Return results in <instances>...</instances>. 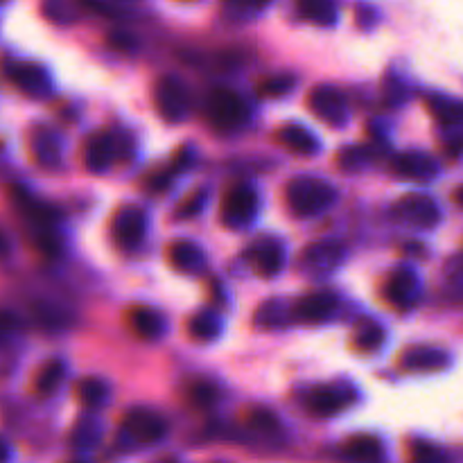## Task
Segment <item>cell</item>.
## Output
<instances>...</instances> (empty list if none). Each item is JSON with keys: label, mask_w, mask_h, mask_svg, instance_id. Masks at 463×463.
<instances>
[{"label": "cell", "mask_w": 463, "mask_h": 463, "mask_svg": "<svg viewBox=\"0 0 463 463\" xmlns=\"http://www.w3.org/2000/svg\"><path fill=\"white\" fill-rule=\"evenodd\" d=\"M409 463H448V454L430 440H413L409 445Z\"/></svg>", "instance_id": "4dcf8cb0"}, {"label": "cell", "mask_w": 463, "mask_h": 463, "mask_svg": "<svg viewBox=\"0 0 463 463\" xmlns=\"http://www.w3.org/2000/svg\"><path fill=\"white\" fill-rule=\"evenodd\" d=\"M14 323H16L14 317H12L10 312H0V337L7 335V332L14 328Z\"/></svg>", "instance_id": "b9f144b4"}, {"label": "cell", "mask_w": 463, "mask_h": 463, "mask_svg": "<svg viewBox=\"0 0 463 463\" xmlns=\"http://www.w3.org/2000/svg\"><path fill=\"white\" fill-rule=\"evenodd\" d=\"M344 245H339L337 240L312 242V245H308L303 249L301 264L310 273H330L332 269H337L344 263Z\"/></svg>", "instance_id": "9c48e42d"}, {"label": "cell", "mask_w": 463, "mask_h": 463, "mask_svg": "<svg viewBox=\"0 0 463 463\" xmlns=\"http://www.w3.org/2000/svg\"><path fill=\"white\" fill-rule=\"evenodd\" d=\"M452 197H454V201H457V204L461 206V208H463V186H458L457 190H454V195H452Z\"/></svg>", "instance_id": "bcb514c9"}, {"label": "cell", "mask_w": 463, "mask_h": 463, "mask_svg": "<svg viewBox=\"0 0 463 463\" xmlns=\"http://www.w3.org/2000/svg\"><path fill=\"white\" fill-rule=\"evenodd\" d=\"M278 138H281V143L287 147V150H292L294 154H301V156H314L319 150H321L319 138L314 136L310 129L299 127V125H287V127H282L281 134H278Z\"/></svg>", "instance_id": "ffe728a7"}, {"label": "cell", "mask_w": 463, "mask_h": 463, "mask_svg": "<svg viewBox=\"0 0 463 463\" xmlns=\"http://www.w3.org/2000/svg\"><path fill=\"white\" fill-rule=\"evenodd\" d=\"M19 204H21V208H23V213L28 215L30 222L37 224V228H51L52 224L60 222V218H61V213L55 208V206L43 204V201L30 197L28 192H21Z\"/></svg>", "instance_id": "603a6c76"}, {"label": "cell", "mask_w": 463, "mask_h": 463, "mask_svg": "<svg viewBox=\"0 0 463 463\" xmlns=\"http://www.w3.org/2000/svg\"><path fill=\"white\" fill-rule=\"evenodd\" d=\"M132 328L143 339H159L165 330V321L156 310L152 308H136L132 312Z\"/></svg>", "instance_id": "d4e9b609"}, {"label": "cell", "mask_w": 463, "mask_h": 463, "mask_svg": "<svg viewBox=\"0 0 463 463\" xmlns=\"http://www.w3.org/2000/svg\"><path fill=\"white\" fill-rule=\"evenodd\" d=\"M431 118L443 127H461L463 125V100L448 96H431L427 100Z\"/></svg>", "instance_id": "44dd1931"}, {"label": "cell", "mask_w": 463, "mask_h": 463, "mask_svg": "<svg viewBox=\"0 0 463 463\" xmlns=\"http://www.w3.org/2000/svg\"><path fill=\"white\" fill-rule=\"evenodd\" d=\"M106 43H109L111 51L123 52V55L134 52L138 48V39L134 37L132 32H127V30H111V32L106 34Z\"/></svg>", "instance_id": "74e56055"}, {"label": "cell", "mask_w": 463, "mask_h": 463, "mask_svg": "<svg viewBox=\"0 0 463 463\" xmlns=\"http://www.w3.org/2000/svg\"><path fill=\"white\" fill-rule=\"evenodd\" d=\"M246 260L254 264L260 276L273 278L285 264V251H282L281 242L273 237H260L246 249Z\"/></svg>", "instance_id": "8fae6325"}, {"label": "cell", "mask_w": 463, "mask_h": 463, "mask_svg": "<svg viewBox=\"0 0 463 463\" xmlns=\"http://www.w3.org/2000/svg\"><path fill=\"white\" fill-rule=\"evenodd\" d=\"M445 273H448L449 282H452L454 287L463 290V254L454 255V258L449 260L448 267H445Z\"/></svg>", "instance_id": "60d3db41"}, {"label": "cell", "mask_w": 463, "mask_h": 463, "mask_svg": "<svg viewBox=\"0 0 463 463\" xmlns=\"http://www.w3.org/2000/svg\"><path fill=\"white\" fill-rule=\"evenodd\" d=\"M43 12H46L55 23H70V21H73L70 19L73 12H70L69 3H57V0H52V3H46V5H43Z\"/></svg>", "instance_id": "ab89813d"}, {"label": "cell", "mask_w": 463, "mask_h": 463, "mask_svg": "<svg viewBox=\"0 0 463 463\" xmlns=\"http://www.w3.org/2000/svg\"><path fill=\"white\" fill-rule=\"evenodd\" d=\"M118 156L116 150V138L111 134H93L87 141V150H84V163L93 174H105L111 168L114 159Z\"/></svg>", "instance_id": "9a60e30c"}, {"label": "cell", "mask_w": 463, "mask_h": 463, "mask_svg": "<svg viewBox=\"0 0 463 463\" xmlns=\"http://www.w3.org/2000/svg\"><path fill=\"white\" fill-rule=\"evenodd\" d=\"M64 373H66V368L61 362L43 364V366L39 368L37 377H34V391L42 395L52 394V391L60 386V382L64 380Z\"/></svg>", "instance_id": "f546056e"}, {"label": "cell", "mask_w": 463, "mask_h": 463, "mask_svg": "<svg viewBox=\"0 0 463 463\" xmlns=\"http://www.w3.org/2000/svg\"><path fill=\"white\" fill-rule=\"evenodd\" d=\"M147 231V218L145 210L138 206H125L116 213L114 222H111V236H114L116 245L125 251H134L141 246L145 240Z\"/></svg>", "instance_id": "5b68a950"}, {"label": "cell", "mask_w": 463, "mask_h": 463, "mask_svg": "<svg viewBox=\"0 0 463 463\" xmlns=\"http://www.w3.org/2000/svg\"><path fill=\"white\" fill-rule=\"evenodd\" d=\"M394 215L413 228H434L440 219L439 204L427 195H404L395 204Z\"/></svg>", "instance_id": "52a82bcc"}, {"label": "cell", "mask_w": 463, "mask_h": 463, "mask_svg": "<svg viewBox=\"0 0 463 463\" xmlns=\"http://www.w3.org/2000/svg\"><path fill=\"white\" fill-rule=\"evenodd\" d=\"M445 150H448L452 156L461 154V152H463V138H452V141H448Z\"/></svg>", "instance_id": "7bdbcfd3"}, {"label": "cell", "mask_w": 463, "mask_h": 463, "mask_svg": "<svg viewBox=\"0 0 463 463\" xmlns=\"http://www.w3.org/2000/svg\"><path fill=\"white\" fill-rule=\"evenodd\" d=\"M299 10L310 23L321 25V28H330V25H335L337 19H339L337 7L332 5V3H328V0H303L299 5Z\"/></svg>", "instance_id": "484cf974"}, {"label": "cell", "mask_w": 463, "mask_h": 463, "mask_svg": "<svg viewBox=\"0 0 463 463\" xmlns=\"http://www.w3.org/2000/svg\"><path fill=\"white\" fill-rule=\"evenodd\" d=\"M7 78L23 91L32 96H42L48 91V75L42 66L30 64V61H7Z\"/></svg>", "instance_id": "e0dca14e"}, {"label": "cell", "mask_w": 463, "mask_h": 463, "mask_svg": "<svg viewBox=\"0 0 463 463\" xmlns=\"http://www.w3.org/2000/svg\"><path fill=\"white\" fill-rule=\"evenodd\" d=\"M260 208L258 192L249 183H237L222 201V222L228 228H245L255 219Z\"/></svg>", "instance_id": "7a4b0ae2"}, {"label": "cell", "mask_w": 463, "mask_h": 463, "mask_svg": "<svg viewBox=\"0 0 463 463\" xmlns=\"http://www.w3.org/2000/svg\"><path fill=\"white\" fill-rule=\"evenodd\" d=\"M190 337H195L197 341H213L218 339L219 332H222V319H219L218 312L213 310H204V312L195 314L190 319Z\"/></svg>", "instance_id": "4316f807"}, {"label": "cell", "mask_w": 463, "mask_h": 463, "mask_svg": "<svg viewBox=\"0 0 463 463\" xmlns=\"http://www.w3.org/2000/svg\"><path fill=\"white\" fill-rule=\"evenodd\" d=\"M350 394L344 386L337 384H321L314 386L308 394V409L317 416H332V413L344 412L350 404Z\"/></svg>", "instance_id": "5bb4252c"}, {"label": "cell", "mask_w": 463, "mask_h": 463, "mask_svg": "<svg viewBox=\"0 0 463 463\" xmlns=\"http://www.w3.org/2000/svg\"><path fill=\"white\" fill-rule=\"evenodd\" d=\"M34 314H37L39 323L51 328V330H61V328H66V323H69V314H66V310L60 308V305L39 303L37 308H34Z\"/></svg>", "instance_id": "836d02e7"}, {"label": "cell", "mask_w": 463, "mask_h": 463, "mask_svg": "<svg viewBox=\"0 0 463 463\" xmlns=\"http://www.w3.org/2000/svg\"><path fill=\"white\" fill-rule=\"evenodd\" d=\"M404 371L412 373H434L449 366V355L436 346H412L400 357Z\"/></svg>", "instance_id": "4fadbf2b"}, {"label": "cell", "mask_w": 463, "mask_h": 463, "mask_svg": "<svg viewBox=\"0 0 463 463\" xmlns=\"http://www.w3.org/2000/svg\"><path fill=\"white\" fill-rule=\"evenodd\" d=\"M100 434L102 427L97 425V421H93V418H82V421H78V425L73 427V431H70V440H73L75 448L87 449L93 448V445L100 440Z\"/></svg>", "instance_id": "1f68e13d"}, {"label": "cell", "mask_w": 463, "mask_h": 463, "mask_svg": "<svg viewBox=\"0 0 463 463\" xmlns=\"http://www.w3.org/2000/svg\"><path fill=\"white\" fill-rule=\"evenodd\" d=\"M34 156L46 168H55L61 161V138L55 132L39 129L34 134Z\"/></svg>", "instance_id": "cb8c5ba5"}, {"label": "cell", "mask_w": 463, "mask_h": 463, "mask_svg": "<svg viewBox=\"0 0 463 463\" xmlns=\"http://www.w3.org/2000/svg\"><path fill=\"white\" fill-rule=\"evenodd\" d=\"M156 109L165 123H181L190 114V93L177 78H163L156 84Z\"/></svg>", "instance_id": "277c9868"}, {"label": "cell", "mask_w": 463, "mask_h": 463, "mask_svg": "<svg viewBox=\"0 0 463 463\" xmlns=\"http://www.w3.org/2000/svg\"><path fill=\"white\" fill-rule=\"evenodd\" d=\"M421 296V281L412 267H398L384 285V299L395 308H412Z\"/></svg>", "instance_id": "7c38bea8"}, {"label": "cell", "mask_w": 463, "mask_h": 463, "mask_svg": "<svg viewBox=\"0 0 463 463\" xmlns=\"http://www.w3.org/2000/svg\"><path fill=\"white\" fill-rule=\"evenodd\" d=\"M10 255V240L3 231H0V258H7Z\"/></svg>", "instance_id": "ee69618b"}, {"label": "cell", "mask_w": 463, "mask_h": 463, "mask_svg": "<svg viewBox=\"0 0 463 463\" xmlns=\"http://www.w3.org/2000/svg\"><path fill=\"white\" fill-rule=\"evenodd\" d=\"M7 457H10V448H7L5 440L0 439V463H5Z\"/></svg>", "instance_id": "f6af8a7d"}, {"label": "cell", "mask_w": 463, "mask_h": 463, "mask_svg": "<svg viewBox=\"0 0 463 463\" xmlns=\"http://www.w3.org/2000/svg\"><path fill=\"white\" fill-rule=\"evenodd\" d=\"M246 425L255 431H272L278 427V416L269 407L258 404V407H251L246 412Z\"/></svg>", "instance_id": "e575fe53"}, {"label": "cell", "mask_w": 463, "mask_h": 463, "mask_svg": "<svg viewBox=\"0 0 463 463\" xmlns=\"http://www.w3.org/2000/svg\"><path fill=\"white\" fill-rule=\"evenodd\" d=\"M125 431L138 443L152 445L168 434V422L154 409L136 407L125 413Z\"/></svg>", "instance_id": "8992f818"}, {"label": "cell", "mask_w": 463, "mask_h": 463, "mask_svg": "<svg viewBox=\"0 0 463 463\" xmlns=\"http://www.w3.org/2000/svg\"><path fill=\"white\" fill-rule=\"evenodd\" d=\"M391 170L398 177L412 179V181H431L439 174V163L434 156L425 154V152L409 150L400 152L391 159Z\"/></svg>", "instance_id": "30bf717a"}, {"label": "cell", "mask_w": 463, "mask_h": 463, "mask_svg": "<svg viewBox=\"0 0 463 463\" xmlns=\"http://www.w3.org/2000/svg\"><path fill=\"white\" fill-rule=\"evenodd\" d=\"M384 344V328L377 321H362L355 330V348L362 350V353H375L380 346Z\"/></svg>", "instance_id": "83f0119b"}, {"label": "cell", "mask_w": 463, "mask_h": 463, "mask_svg": "<svg viewBox=\"0 0 463 463\" xmlns=\"http://www.w3.org/2000/svg\"><path fill=\"white\" fill-rule=\"evenodd\" d=\"M308 105L319 120L330 127H341L348 120V102L341 91L332 87H317L308 97Z\"/></svg>", "instance_id": "ba28073f"}, {"label": "cell", "mask_w": 463, "mask_h": 463, "mask_svg": "<svg viewBox=\"0 0 463 463\" xmlns=\"http://www.w3.org/2000/svg\"><path fill=\"white\" fill-rule=\"evenodd\" d=\"M296 87L294 75H272V78H264L263 82L258 84V93L263 97H285L287 93H292V88Z\"/></svg>", "instance_id": "d6a6232c"}, {"label": "cell", "mask_w": 463, "mask_h": 463, "mask_svg": "<svg viewBox=\"0 0 463 463\" xmlns=\"http://www.w3.org/2000/svg\"><path fill=\"white\" fill-rule=\"evenodd\" d=\"M337 305H339V301L332 292H312L294 305V317L312 323L328 321L337 312Z\"/></svg>", "instance_id": "2e32d148"}, {"label": "cell", "mask_w": 463, "mask_h": 463, "mask_svg": "<svg viewBox=\"0 0 463 463\" xmlns=\"http://www.w3.org/2000/svg\"><path fill=\"white\" fill-rule=\"evenodd\" d=\"M292 314H294V308H290L285 301L272 299L260 305L254 317V323L258 328H269V330H273V328H285L290 323Z\"/></svg>", "instance_id": "7402d4cb"}, {"label": "cell", "mask_w": 463, "mask_h": 463, "mask_svg": "<svg viewBox=\"0 0 463 463\" xmlns=\"http://www.w3.org/2000/svg\"><path fill=\"white\" fill-rule=\"evenodd\" d=\"M344 457L353 463H377L382 458V443L375 436H350L344 443Z\"/></svg>", "instance_id": "d6986e66"}, {"label": "cell", "mask_w": 463, "mask_h": 463, "mask_svg": "<svg viewBox=\"0 0 463 463\" xmlns=\"http://www.w3.org/2000/svg\"><path fill=\"white\" fill-rule=\"evenodd\" d=\"M170 263L179 269V272H201L206 264V255L199 245L190 240H179L170 246Z\"/></svg>", "instance_id": "ac0fdd59"}, {"label": "cell", "mask_w": 463, "mask_h": 463, "mask_svg": "<svg viewBox=\"0 0 463 463\" xmlns=\"http://www.w3.org/2000/svg\"><path fill=\"white\" fill-rule=\"evenodd\" d=\"M206 197H208V190H197L195 195L188 197V199L177 208L179 218H195V215H199L201 210H204Z\"/></svg>", "instance_id": "f35d334b"}, {"label": "cell", "mask_w": 463, "mask_h": 463, "mask_svg": "<svg viewBox=\"0 0 463 463\" xmlns=\"http://www.w3.org/2000/svg\"><path fill=\"white\" fill-rule=\"evenodd\" d=\"M287 206L296 218H314L330 208L337 199V190L323 179L299 177L287 186Z\"/></svg>", "instance_id": "6da1fadb"}, {"label": "cell", "mask_w": 463, "mask_h": 463, "mask_svg": "<svg viewBox=\"0 0 463 463\" xmlns=\"http://www.w3.org/2000/svg\"><path fill=\"white\" fill-rule=\"evenodd\" d=\"M208 118L219 129H237L249 118V106L231 88H215L208 96Z\"/></svg>", "instance_id": "3957f363"}, {"label": "cell", "mask_w": 463, "mask_h": 463, "mask_svg": "<svg viewBox=\"0 0 463 463\" xmlns=\"http://www.w3.org/2000/svg\"><path fill=\"white\" fill-rule=\"evenodd\" d=\"M368 159V152L364 147H346V150L339 152L337 156V165H339L344 172H357V170L364 168Z\"/></svg>", "instance_id": "d590c367"}, {"label": "cell", "mask_w": 463, "mask_h": 463, "mask_svg": "<svg viewBox=\"0 0 463 463\" xmlns=\"http://www.w3.org/2000/svg\"><path fill=\"white\" fill-rule=\"evenodd\" d=\"M188 398H190V403L195 407L206 409L210 404H215V400H218V389L213 384H208V382H195L190 386V391H188Z\"/></svg>", "instance_id": "8d00e7d4"}, {"label": "cell", "mask_w": 463, "mask_h": 463, "mask_svg": "<svg viewBox=\"0 0 463 463\" xmlns=\"http://www.w3.org/2000/svg\"><path fill=\"white\" fill-rule=\"evenodd\" d=\"M79 403L87 409H97L106 403L109 398V386L100 377H84L78 386Z\"/></svg>", "instance_id": "f1b7e54d"}, {"label": "cell", "mask_w": 463, "mask_h": 463, "mask_svg": "<svg viewBox=\"0 0 463 463\" xmlns=\"http://www.w3.org/2000/svg\"><path fill=\"white\" fill-rule=\"evenodd\" d=\"M70 463H88V461H84V458H75V461H70Z\"/></svg>", "instance_id": "7dc6e473"}]
</instances>
